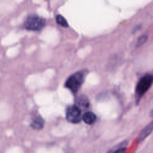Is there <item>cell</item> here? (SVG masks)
I'll return each instance as SVG.
<instances>
[{
	"label": "cell",
	"instance_id": "6da1fadb",
	"mask_svg": "<svg viewBox=\"0 0 153 153\" xmlns=\"http://www.w3.org/2000/svg\"><path fill=\"white\" fill-rule=\"evenodd\" d=\"M45 25V20L36 14L29 15L25 22L24 27L28 30L38 31L41 30Z\"/></svg>",
	"mask_w": 153,
	"mask_h": 153
},
{
	"label": "cell",
	"instance_id": "7a4b0ae2",
	"mask_svg": "<svg viewBox=\"0 0 153 153\" xmlns=\"http://www.w3.org/2000/svg\"><path fill=\"white\" fill-rule=\"evenodd\" d=\"M84 81V75L81 72L71 75L66 81L65 87L73 93H76Z\"/></svg>",
	"mask_w": 153,
	"mask_h": 153
},
{
	"label": "cell",
	"instance_id": "3957f363",
	"mask_svg": "<svg viewBox=\"0 0 153 153\" xmlns=\"http://www.w3.org/2000/svg\"><path fill=\"white\" fill-rule=\"evenodd\" d=\"M153 81V77L149 74L143 76L139 81L137 85L136 92L138 96H142L150 88Z\"/></svg>",
	"mask_w": 153,
	"mask_h": 153
},
{
	"label": "cell",
	"instance_id": "277c9868",
	"mask_svg": "<svg viewBox=\"0 0 153 153\" xmlns=\"http://www.w3.org/2000/svg\"><path fill=\"white\" fill-rule=\"evenodd\" d=\"M66 116L68 121L72 123H78L82 118L81 110L76 105L69 106L66 109Z\"/></svg>",
	"mask_w": 153,
	"mask_h": 153
},
{
	"label": "cell",
	"instance_id": "5b68a950",
	"mask_svg": "<svg viewBox=\"0 0 153 153\" xmlns=\"http://www.w3.org/2000/svg\"><path fill=\"white\" fill-rule=\"evenodd\" d=\"M44 126V119L38 114L33 115L31 122L30 127L35 130H41Z\"/></svg>",
	"mask_w": 153,
	"mask_h": 153
},
{
	"label": "cell",
	"instance_id": "8992f818",
	"mask_svg": "<svg viewBox=\"0 0 153 153\" xmlns=\"http://www.w3.org/2000/svg\"><path fill=\"white\" fill-rule=\"evenodd\" d=\"M153 131V121L150 123L148 126H146L142 131L140 133L138 139L139 141L143 140L146 137H148Z\"/></svg>",
	"mask_w": 153,
	"mask_h": 153
},
{
	"label": "cell",
	"instance_id": "52a82bcc",
	"mask_svg": "<svg viewBox=\"0 0 153 153\" xmlns=\"http://www.w3.org/2000/svg\"><path fill=\"white\" fill-rule=\"evenodd\" d=\"M82 118L86 124H92L95 122L96 120V116L93 112L88 111L83 114Z\"/></svg>",
	"mask_w": 153,
	"mask_h": 153
},
{
	"label": "cell",
	"instance_id": "ba28073f",
	"mask_svg": "<svg viewBox=\"0 0 153 153\" xmlns=\"http://www.w3.org/2000/svg\"><path fill=\"white\" fill-rule=\"evenodd\" d=\"M76 105L81 108H87L89 106V101L88 99L84 96H81L78 98L76 100Z\"/></svg>",
	"mask_w": 153,
	"mask_h": 153
},
{
	"label": "cell",
	"instance_id": "9c48e42d",
	"mask_svg": "<svg viewBox=\"0 0 153 153\" xmlns=\"http://www.w3.org/2000/svg\"><path fill=\"white\" fill-rule=\"evenodd\" d=\"M56 20L57 23L60 25L61 26L65 27H68V23L66 20L62 15H57L56 17Z\"/></svg>",
	"mask_w": 153,
	"mask_h": 153
},
{
	"label": "cell",
	"instance_id": "30bf717a",
	"mask_svg": "<svg viewBox=\"0 0 153 153\" xmlns=\"http://www.w3.org/2000/svg\"><path fill=\"white\" fill-rule=\"evenodd\" d=\"M126 149V143H122L121 145H119L117 146L115 148H114L111 150L109 151V152H121L125 151Z\"/></svg>",
	"mask_w": 153,
	"mask_h": 153
},
{
	"label": "cell",
	"instance_id": "8fae6325",
	"mask_svg": "<svg viewBox=\"0 0 153 153\" xmlns=\"http://www.w3.org/2000/svg\"><path fill=\"white\" fill-rule=\"evenodd\" d=\"M148 39V36L146 35H142L140 37H139V38L138 39L137 41V45H142L143 44H144L146 40Z\"/></svg>",
	"mask_w": 153,
	"mask_h": 153
},
{
	"label": "cell",
	"instance_id": "7c38bea8",
	"mask_svg": "<svg viewBox=\"0 0 153 153\" xmlns=\"http://www.w3.org/2000/svg\"><path fill=\"white\" fill-rule=\"evenodd\" d=\"M150 115H151L152 117H153V109L151 111V113H150Z\"/></svg>",
	"mask_w": 153,
	"mask_h": 153
}]
</instances>
